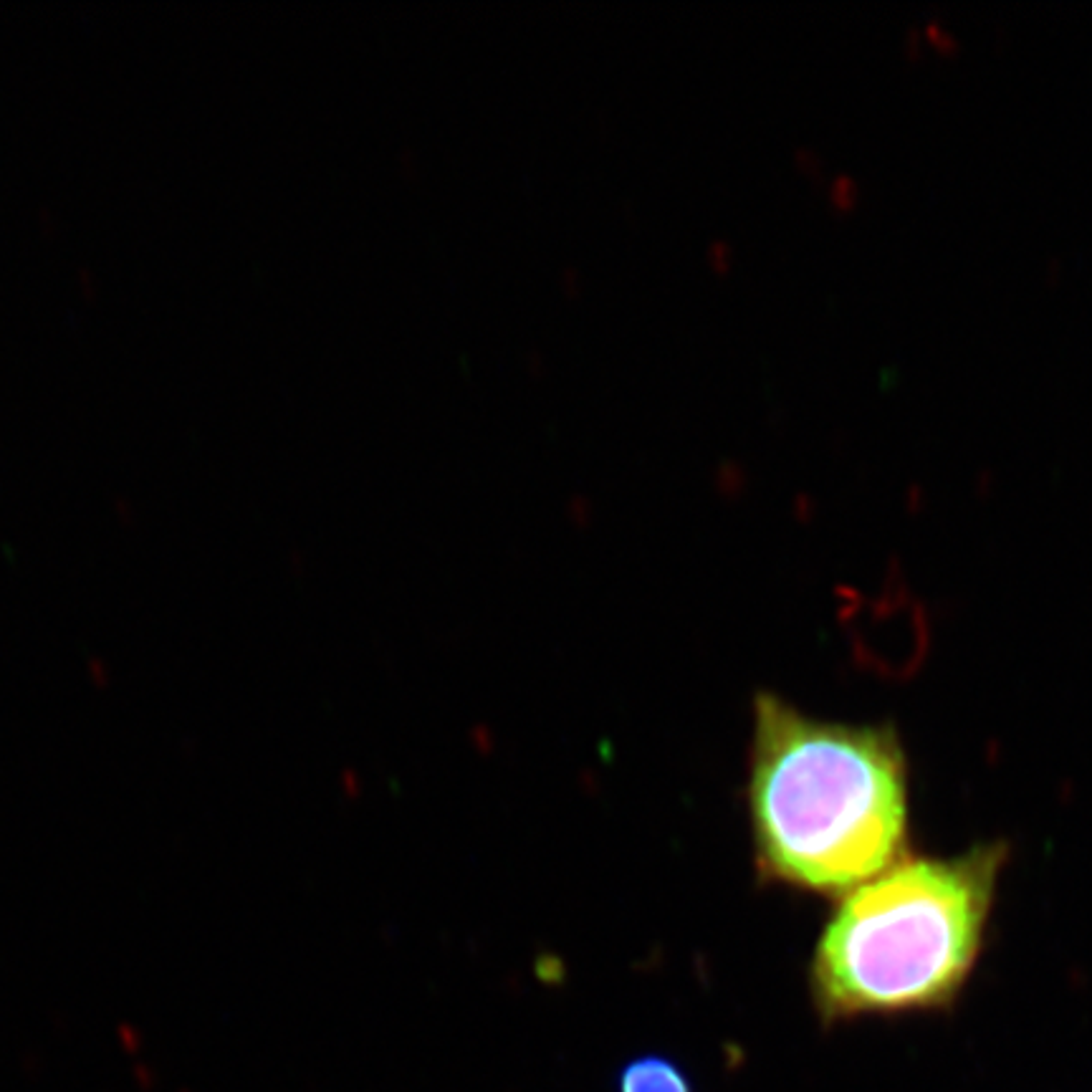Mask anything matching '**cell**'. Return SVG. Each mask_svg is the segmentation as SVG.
I'll list each match as a JSON object with an SVG mask.
<instances>
[{
    "instance_id": "cell-1",
    "label": "cell",
    "mask_w": 1092,
    "mask_h": 1092,
    "mask_svg": "<svg viewBox=\"0 0 1092 1092\" xmlns=\"http://www.w3.org/2000/svg\"><path fill=\"white\" fill-rule=\"evenodd\" d=\"M748 817L764 880L847 896L908 854V759L897 731L819 721L759 693Z\"/></svg>"
},
{
    "instance_id": "cell-2",
    "label": "cell",
    "mask_w": 1092,
    "mask_h": 1092,
    "mask_svg": "<svg viewBox=\"0 0 1092 1092\" xmlns=\"http://www.w3.org/2000/svg\"><path fill=\"white\" fill-rule=\"evenodd\" d=\"M1006 860L1004 842L951 857L905 854L840 897L809 963L819 1022L956 1004L982 956Z\"/></svg>"
},
{
    "instance_id": "cell-3",
    "label": "cell",
    "mask_w": 1092,
    "mask_h": 1092,
    "mask_svg": "<svg viewBox=\"0 0 1092 1092\" xmlns=\"http://www.w3.org/2000/svg\"><path fill=\"white\" fill-rule=\"evenodd\" d=\"M617 1092H693V1085L673 1060L642 1054L620 1070Z\"/></svg>"
},
{
    "instance_id": "cell-4",
    "label": "cell",
    "mask_w": 1092,
    "mask_h": 1092,
    "mask_svg": "<svg viewBox=\"0 0 1092 1092\" xmlns=\"http://www.w3.org/2000/svg\"><path fill=\"white\" fill-rule=\"evenodd\" d=\"M827 200L834 210H852L860 202V182L852 173H834L827 185Z\"/></svg>"
},
{
    "instance_id": "cell-5",
    "label": "cell",
    "mask_w": 1092,
    "mask_h": 1092,
    "mask_svg": "<svg viewBox=\"0 0 1092 1092\" xmlns=\"http://www.w3.org/2000/svg\"><path fill=\"white\" fill-rule=\"evenodd\" d=\"M920 33H923L925 44L933 46L936 51H943V53H956L959 46H961V39L956 36V31H951L939 16H928L920 25Z\"/></svg>"
},
{
    "instance_id": "cell-6",
    "label": "cell",
    "mask_w": 1092,
    "mask_h": 1092,
    "mask_svg": "<svg viewBox=\"0 0 1092 1092\" xmlns=\"http://www.w3.org/2000/svg\"><path fill=\"white\" fill-rule=\"evenodd\" d=\"M794 160L799 162V167H802V170H807V173H812V175H817V173H819V167H822L819 154L814 152L812 147H797Z\"/></svg>"
},
{
    "instance_id": "cell-7",
    "label": "cell",
    "mask_w": 1092,
    "mask_h": 1092,
    "mask_svg": "<svg viewBox=\"0 0 1092 1092\" xmlns=\"http://www.w3.org/2000/svg\"><path fill=\"white\" fill-rule=\"evenodd\" d=\"M923 44H925V41H923L920 25H908V28H905V33H903V48H905V53L918 56V53H920V46Z\"/></svg>"
},
{
    "instance_id": "cell-8",
    "label": "cell",
    "mask_w": 1092,
    "mask_h": 1092,
    "mask_svg": "<svg viewBox=\"0 0 1092 1092\" xmlns=\"http://www.w3.org/2000/svg\"><path fill=\"white\" fill-rule=\"evenodd\" d=\"M708 259L713 261L716 268H721L723 271V268H728V266H731V248H728L723 241H716L713 245H711V251H708Z\"/></svg>"
},
{
    "instance_id": "cell-9",
    "label": "cell",
    "mask_w": 1092,
    "mask_h": 1092,
    "mask_svg": "<svg viewBox=\"0 0 1092 1092\" xmlns=\"http://www.w3.org/2000/svg\"><path fill=\"white\" fill-rule=\"evenodd\" d=\"M1060 268H1062V261L1057 256L1045 263V271H1047V276H1052V279H1060Z\"/></svg>"
},
{
    "instance_id": "cell-10",
    "label": "cell",
    "mask_w": 1092,
    "mask_h": 1092,
    "mask_svg": "<svg viewBox=\"0 0 1092 1092\" xmlns=\"http://www.w3.org/2000/svg\"><path fill=\"white\" fill-rule=\"evenodd\" d=\"M976 481H979V488H989V483H994V473L989 468H982L979 476H976Z\"/></svg>"
},
{
    "instance_id": "cell-11",
    "label": "cell",
    "mask_w": 1092,
    "mask_h": 1092,
    "mask_svg": "<svg viewBox=\"0 0 1092 1092\" xmlns=\"http://www.w3.org/2000/svg\"><path fill=\"white\" fill-rule=\"evenodd\" d=\"M905 496H908V501L911 503H918V499H920V486H918V483H911V486H908V491H905Z\"/></svg>"
}]
</instances>
